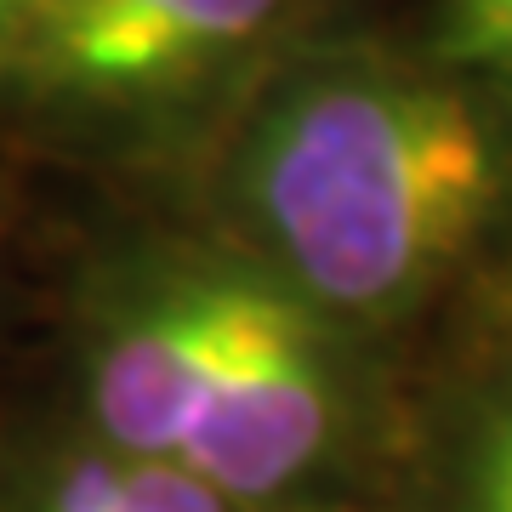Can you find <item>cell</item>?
<instances>
[{
    "label": "cell",
    "instance_id": "obj_3",
    "mask_svg": "<svg viewBox=\"0 0 512 512\" xmlns=\"http://www.w3.org/2000/svg\"><path fill=\"white\" fill-rule=\"evenodd\" d=\"M285 0H29L6 35L35 97L86 114H143L211 86L268 35Z\"/></svg>",
    "mask_w": 512,
    "mask_h": 512
},
{
    "label": "cell",
    "instance_id": "obj_1",
    "mask_svg": "<svg viewBox=\"0 0 512 512\" xmlns=\"http://www.w3.org/2000/svg\"><path fill=\"white\" fill-rule=\"evenodd\" d=\"M512 183L507 131L450 74L336 57L274 86L234 194L308 308L387 319L473 251Z\"/></svg>",
    "mask_w": 512,
    "mask_h": 512
},
{
    "label": "cell",
    "instance_id": "obj_6",
    "mask_svg": "<svg viewBox=\"0 0 512 512\" xmlns=\"http://www.w3.org/2000/svg\"><path fill=\"white\" fill-rule=\"evenodd\" d=\"M456 52L512 63V0H467L456 29Z\"/></svg>",
    "mask_w": 512,
    "mask_h": 512
},
{
    "label": "cell",
    "instance_id": "obj_2",
    "mask_svg": "<svg viewBox=\"0 0 512 512\" xmlns=\"http://www.w3.org/2000/svg\"><path fill=\"white\" fill-rule=\"evenodd\" d=\"M336 433V376L313 308L268 274L217 268V353L177 467L234 507L291 490Z\"/></svg>",
    "mask_w": 512,
    "mask_h": 512
},
{
    "label": "cell",
    "instance_id": "obj_5",
    "mask_svg": "<svg viewBox=\"0 0 512 512\" xmlns=\"http://www.w3.org/2000/svg\"><path fill=\"white\" fill-rule=\"evenodd\" d=\"M40 512H239L222 490L194 478L177 461L97 456L52 484Z\"/></svg>",
    "mask_w": 512,
    "mask_h": 512
},
{
    "label": "cell",
    "instance_id": "obj_4",
    "mask_svg": "<svg viewBox=\"0 0 512 512\" xmlns=\"http://www.w3.org/2000/svg\"><path fill=\"white\" fill-rule=\"evenodd\" d=\"M217 353V268H183L103 336L92 416L109 456L183 461Z\"/></svg>",
    "mask_w": 512,
    "mask_h": 512
},
{
    "label": "cell",
    "instance_id": "obj_8",
    "mask_svg": "<svg viewBox=\"0 0 512 512\" xmlns=\"http://www.w3.org/2000/svg\"><path fill=\"white\" fill-rule=\"evenodd\" d=\"M23 12H29V0H0V35H12Z\"/></svg>",
    "mask_w": 512,
    "mask_h": 512
},
{
    "label": "cell",
    "instance_id": "obj_7",
    "mask_svg": "<svg viewBox=\"0 0 512 512\" xmlns=\"http://www.w3.org/2000/svg\"><path fill=\"white\" fill-rule=\"evenodd\" d=\"M473 501H512V410L495 421L473 456Z\"/></svg>",
    "mask_w": 512,
    "mask_h": 512
},
{
    "label": "cell",
    "instance_id": "obj_9",
    "mask_svg": "<svg viewBox=\"0 0 512 512\" xmlns=\"http://www.w3.org/2000/svg\"><path fill=\"white\" fill-rule=\"evenodd\" d=\"M473 512H512V501H473Z\"/></svg>",
    "mask_w": 512,
    "mask_h": 512
}]
</instances>
